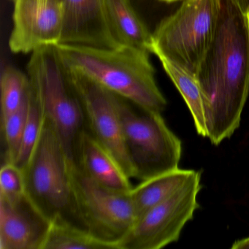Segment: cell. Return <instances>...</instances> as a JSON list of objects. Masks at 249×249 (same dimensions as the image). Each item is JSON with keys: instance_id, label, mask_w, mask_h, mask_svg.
Masks as SVG:
<instances>
[{"instance_id": "cell-1", "label": "cell", "mask_w": 249, "mask_h": 249, "mask_svg": "<svg viewBox=\"0 0 249 249\" xmlns=\"http://www.w3.org/2000/svg\"><path fill=\"white\" fill-rule=\"evenodd\" d=\"M207 138L218 145L240 126L249 93V36L245 16L231 0H221L213 40L197 75Z\"/></svg>"}, {"instance_id": "cell-2", "label": "cell", "mask_w": 249, "mask_h": 249, "mask_svg": "<svg viewBox=\"0 0 249 249\" xmlns=\"http://www.w3.org/2000/svg\"><path fill=\"white\" fill-rule=\"evenodd\" d=\"M56 46L68 68L82 72L141 110L161 113L166 108L167 100L157 85L148 52L127 46Z\"/></svg>"}, {"instance_id": "cell-3", "label": "cell", "mask_w": 249, "mask_h": 249, "mask_svg": "<svg viewBox=\"0 0 249 249\" xmlns=\"http://www.w3.org/2000/svg\"><path fill=\"white\" fill-rule=\"evenodd\" d=\"M27 71L42 116L54 129L67 157L73 160L78 135L86 128L85 118L69 68L56 45L34 51Z\"/></svg>"}, {"instance_id": "cell-4", "label": "cell", "mask_w": 249, "mask_h": 249, "mask_svg": "<svg viewBox=\"0 0 249 249\" xmlns=\"http://www.w3.org/2000/svg\"><path fill=\"white\" fill-rule=\"evenodd\" d=\"M67 170L77 224L112 249H119L136 221L130 191L119 192L100 184L69 158Z\"/></svg>"}, {"instance_id": "cell-5", "label": "cell", "mask_w": 249, "mask_h": 249, "mask_svg": "<svg viewBox=\"0 0 249 249\" xmlns=\"http://www.w3.org/2000/svg\"><path fill=\"white\" fill-rule=\"evenodd\" d=\"M221 8V0H184L156 27L153 53H161L197 75L215 37Z\"/></svg>"}, {"instance_id": "cell-6", "label": "cell", "mask_w": 249, "mask_h": 249, "mask_svg": "<svg viewBox=\"0 0 249 249\" xmlns=\"http://www.w3.org/2000/svg\"><path fill=\"white\" fill-rule=\"evenodd\" d=\"M68 158L54 129L43 117L36 146L21 169L25 194L49 220L62 215L77 224L67 170Z\"/></svg>"}, {"instance_id": "cell-7", "label": "cell", "mask_w": 249, "mask_h": 249, "mask_svg": "<svg viewBox=\"0 0 249 249\" xmlns=\"http://www.w3.org/2000/svg\"><path fill=\"white\" fill-rule=\"evenodd\" d=\"M128 102L119 96L118 110L135 178L142 181L178 169L181 141L169 129L161 113H137Z\"/></svg>"}, {"instance_id": "cell-8", "label": "cell", "mask_w": 249, "mask_h": 249, "mask_svg": "<svg viewBox=\"0 0 249 249\" xmlns=\"http://www.w3.org/2000/svg\"><path fill=\"white\" fill-rule=\"evenodd\" d=\"M201 174L136 220L119 243V249H160L177 241L182 229L197 209Z\"/></svg>"}, {"instance_id": "cell-9", "label": "cell", "mask_w": 249, "mask_h": 249, "mask_svg": "<svg viewBox=\"0 0 249 249\" xmlns=\"http://www.w3.org/2000/svg\"><path fill=\"white\" fill-rule=\"evenodd\" d=\"M68 68L81 100L86 129L114 157L126 176L130 179L135 178V170L126 151L118 110L119 95L82 72Z\"/></svg>"}, {"instance_id": "cell-10", "label": "cell", "mask_w": 249, "mask_h": 249, "mask_svg": "<svg viewBox=\"0 0 249 249\" xmlns=\"http://www.w3.org/2000/svg\"><path fill=\"white\" fill-rule=\"evenodd\" d=\"M9 47L14 53H33L59 45L64 27L62 0H16Z\"/></svg>"}, {"instance_id": "cell-11", "label": "cell", "mask_w": 249, "mask_h": 249, "mask_svg": "<svg viewBox=\"0 0 249 249\" xmlns=\"http://www.w3.org/2000/svg\"><path fill=\"white\" fill-rule=\"evenodd\" d=\"M50 223L26 194L0 197V249H42Z\"/></svg>"}, {"instance_id": "cell-12", "label": "cell", "mask_w": 249, "mask_h": 249, "mask_svg": "<svg viewBox=\"0 0 249 249\" xmlns=\"http://www.w3.org/2000/svg\"><path fill=\"white\" fill-rule=\"evenodd\" d=\"M64 27L59 44L116 49L106 24L103 0H62Z\"/></svg>"}, {"instance_id": "cell-13", "label": "cell", "mask_w": 249, "mask_h": 249, "mask_svg": "<svg viewBox=\"0 0 249 249\" xmlns=\"http://www.w3.org/2000/svg\"><path fill=\"white\" fill-rule=\"evenodd\" d=\"M73 160L83 173L106 187L119 192H129L133 188L114 157L86 128L78 135Z\"/></svg>"}, {"instance_id": "cell-14", "label": "cell", "mask_w": 249, "mask_h": 249, "mask_svg": "<svg viewBox=\"0 0 249 249\" xmlns=\"http://www.w3.org/2000/svg\"><path fill=\"white\" fill-rule=\"evenodd\" d=\"M103 8L109 31L119 46L153 53V33L135 11L130 0H103Z\"/></svg>"}, {"instance_id": "cell-15", "label": "cell", "mask_w": 249, "mask_h": 249, "mask_svg": "<svg viewBox=\"0 0 249 249\" xmlns=\"http://www.w3.org/2000/svg\"><path fill=\"white\" fill-rule=\"evenodd\" d=\"M196 173L195 170L178 168L142 180L138 186H133L129 194L135 208L136 220L170 197L189 182Z\"/></svg>"}, {"instance_id": "cell-16", "label": "cell", "mask_w": 249, "mask_h": 249, "mask_svg": "<svg viewBox=\"0 0 249 249\" xmlns=\"http://www.w3.org/2000/svg\"><path fill=\"white\" fill-rule=\"evenodd\" d=\"M154 54L159 58L166 73L186 102L193 116L196 132L201 136L207 138L202 91L197 77L161 53H155Z\"/></svg>"}, {"instance_id": "cell-17", "label": "cell", "mask_w": 249, "mask_h": 249, "mask_svg": "<svg viewBox=\"0 0 249 249\" xmlns=\"http://www.w3.org/2000/svg\"><path fill=\"white\" fill-rule=\"evenodd\" d=\"M42 249H112L86 229L62 215L51 220Z\"/></svg>"}, {"instance_id": "cell-18", "label": "cell", "mask_w": 249, "mask_h": 249, "mask_svg": "<svg viewBox=\"0 0 249 249\" xmlns=\"http://www.w3.org/2000/svg\"><path fill=\"white\" fill-rule=\"evenodd\" d=\"M1 87V119L18 108L32 91L28 75L14 67L2 71Z\"/></svg>"}, {"instance_id": "cell-19", "label": "cell", "mask_w": 249, "mask_h": 249, "mask_svg": "<svg viewBox=\"0 0 249 249\" xmlns=\"http://www.w3.org/2000/svg\"><path fill=\"white\" fill-rule=\"evenodd\" d=\"M31 96L32 91L17 110L1 119V131L5 146V162L14 164L17 160L27 123Z\"/></svg>"}, {"instance_id": "cell-20", "label": "cell", "mask_w": 249, "mask_h": 249, "mask_svg": "<svg viewBox=\"0 0 249 249\" xmlns=\"http://www.w3.org/2000/svg\"><path fill=\"white\" fill-rule=\"evenodd\" d=\"M43 116L32 89L28 116L18 155L14 164L22 169L31 156L40 135Z\"/></svg>"}, {"instance_id": "cell-21", "label": "cell", "mask_w": 249, "mask_h": 249, "mask_svg": "<svg viewBox=\"0 0 249 249\" xmlns=\"http://www.w3.org/2000/svg\"><path fill=\"white\" fill-rule=\"evenodd\" d=\"M24 194L22 170L14 163L5 162L0 171V197L14 199Z\"/></svg>"}, {"instance_id": "cell-22", "label": "cell", "mask_w": 249, "mask_h": 249, "mask_svg": "<svg viewBox=\"0 0 249 249\" xmlns=\"http://www.w3.org/2000/svg\"><path fill=\"white\" fill-rule=\"evenodd\" d=\"M232 249H249V237L240 239L233 243Z\"/></svg>"}, {"instance_id": "cell-23", "label": "cell", "mask_w": 249, "mask_h": 249, "mask_svg": "<svg viewBox=\"0 0 249 249\" xmlns=\"http://www.w3.org/2000/svg\"><path fill=\"white\" fill-rule=\"evenodd\" d=\"M233 3L235 4L243 14L249 10V0H231Z\"/></svg>"}, {"instance_id": "cell-24", "label": "cell", "mask_w": 249, "mask_h": 249, "mask_svg": "<svg viewBox=\"0 0 249 249\" xmlns=\"http://www.w3.org/2000/svg\"><path fill=\"white\" fill-rule=\"evenodd\" d=\"M245 20H246V27H247L248 33L249 36V10L244 14Z\"/></svg>"}, {"instance_id": "cell-25", "label": "cell", "mask_w": 249, "mask_h": 249, "mask_svg": "<svg viewBox=\"0 0 249 249\" xmlns=\"http://www.w3.org/2000/svg\"><path fill=\"white\" fill-rule=\"evenodd\" d=\"M160 1L167 2V3H171V2H177V1H180V0H160Z\"/></svg>"}, {"instance_id": "cell-26", "label": "cell", "mask_w": 249, "mask_h": 249, "mask_svg": "<svg viewBox=\"0 0 249 249\" xmlns=\"http://www.w3.org/2000/svg\"><path fill=\"white\" fill-rule=\"evenodd\" d=\"M11 1H13V2H15L16 0H11Z\"/></svg>"}]
</instances>
